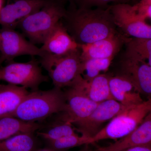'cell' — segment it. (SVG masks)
<instances>
[{
	"label": "cell",
	"mask_w": 151,
	"mask_h": 151,
	"mask_svg": "<svg viewBox=\"0 0 151 151\" xmlns=\"http://www.w3.org/2000/svg\"><path fill=\"white\" fill-rule=\"evenodd\" d=\"M63 19L68 33L79 45L93 43L118 32L109 6L93 9L70 5Z\"/></svg>",
	"instance_id": "cell-1"
},
{
	"label": "cell",
	"mask_w": 151,
	"mask_h": 151,
	"mask_svg": "<svg viewBox=\"0 0 151 151\" xmlns=\"http://www.w3.org/2000/svg\"><path fill=\"white\" fill-rule=\"evenodd\" d=\"M64 92L54 87L46 91L29 92L11 116L28 122H36L65 110Z\"/></svg>",
	"instance_id": "cell-2"
},
{
	"label": "cell",
	"mask_w": 151,
	"mask_h": 151,
	"mask_svg": "<svg viewBox=\"0 0 151 151\" xmlns=\"http://www.w3.org/2000/svg\"><path fill=\"white\" fill-rule=\"evenodd\" d=\"M64 4L60 0H51L40 10L22 19L17 26L31 42L42 44L60 20L65 17L67 10Z\"/></svg>",
	"instance_id": "cell-3"
},
{
	"label": "cell",
	"mask_w": 151,
	"mask_h": 151,
	"mask_svg": "<svg viewBox=\"0 0 151 151\" xmlns=\"http://www.w3.org/2000/svg\"><path fill=\"white\" fill-rule=\"evenodd\" d=\"M151 110V98L128 107L114 117L92 138L94 143L105 139L119 140L133 132Z\"/></svg>",
	"instance_id": "cell-4"
},
{
	"label": "cell",
	"mask_w": 151,
	"mask_h": 151,
	"mask_svg": "<svg viewBox=\"0 0 151 151\" xmlns=\"http://www.w3.org/2000/svg\"><path fill=\"white\" fill-rule=\"evenodd\" d=\"M40 63L48 72L54 87H68L81 74L80 48L63 55L45 53L41 57Z\"/></svg>",
	"instance_id": "cell-5"
},
{
	"label": "cell",
	"mask_w": 151,
	"mask_h": 151,
	"mask_svg": "<svg viewBox=\"0 0 151 151\" xmlns=\"http://www.w3.org/2000/svg\"><path fill=\"white\" fill-rule=\"evenodd\" d=\"M81 75L68 86L65 94L66 106L60 119L73 124L81 122L92 113L99 103L91 100L84 91Z\"/></svg>",
	"instance_id": "cell-6"
},
{
	"label": "cell",
	"mask_w": 151,
	"mask_h": 151,
	"mask_svg": "<svg viewBox=\"0 0 151 151\" xmlns=\"http://www.w3.org/2000/svg\"><path fill=\"white\" fill-rule=\"evenodd\" d=\"M47 80L36 60L26 63L11 62L0 67V81L29 88L33 91L37 90L40 85Z\"/></svg>",
	"instance_id": "cell-7"
},
{
	"label": "cell",
	"mask_w": 151,
	"mask_h": 151,
	"mask_svg": "<svg viewBox=\"0 0 151 151\" xmlns=\"http://www.w3.org/2000/svg\"><path fill=\"white\" fill-rule=\"evenodd\" d=\"M117 28L131 38L151 39V25L137 13L134 6L118 3L109 6Z\"/></svg>",
	"instance_id": "cell-8"
},
{
	"label": "cell",
	"mask_w": 151,
	"mask_h": 151,
	"mask_svg": "<svg viewBox=\"0 0 151 151\" xmlns=\"http://www.w3.org/2000/svg\"><path fill=\"white\" fill-rule=\"evenodd\" d=\"M127 108L116 100H106L99 103L86 119L72 125L81 135L93 138L102 129L103 124L110 122Z\"/></svg>",
	"instance_id": "cell-9"
},
{
	"label": "cell",
	"mask_w": 151,
	"mask_h": 151,
	"mask_svg": "<svg viewBox=\"0 0 151 151\" xmlns=\"http://www.w3.org/2000/svg\"><path fill=\"white\" fill-rule=\"evenodd\" d=\"M0 54L4 61H11L21 55L41 58L45 53L14 28L2 27L0 30Z\"/></svg>",
	"instance_id": "cell-10"
},
{
	"label": "cell",
	"mask_w": 151,
	"mask_h": 151,
	"mask_svg": "<svg viewBox=\"0 0 151 151\" xmlns=\"http://www.w3.org/2000/svg\"><path fill=\"white\" fill-rule=\"evenodd\" d=\"M122 73L131 78L141 95L151 98L150 65L126 50L122 61Z\"/></svg>",
	"instance_id": "cell-11"
},
{
	"label": "cell",
	"mask_w": 151,
	"mask_h": 151,
	"mask_svg": "<svg viewBox=\"0 0 151 151\" xmlns=\"http://www.w3.org/2000/svg\"><path fill=\"white\" fill-rule=\"evenodd\" d=\"M51 0H17L0 9V24L14 28L23 19L41 9Z\"/></svg>",
	"instance_id": "cell-12"
},
{
	"label": "cell",
	"mask_w": 151,
	"mask_h": 151,
	"mask_svg": "<svg viewBox=\"0 0 151 151\" xmlns=\"http://www.w3.org/2000/svg\"><path fill=\"white\" fill-rule=\"evenodd\" d=\"M127 38L118 32L93 43L79 45L81 60L114 58Z\"/></svg>",
	"instance_id": "cell-13"
},
{
	"label": "cell",
	"mask_w": 151,
	"mask_h": 151,
	"mask_svg": "<svg viewBox=\"0 0 151 151\" xmlns=\"http://www.w3.org/2000/svg\"><path fill=\"white\" fill-rule=\"evenodd\" d=\"M109 84L113 99L124 106L131 107L144 102L134 82L126 74L110 76Z\"/></svg>",
	"instance_id": "cell-14"
},
{
	"label": "cell",
	"mask_w": 151,
	"mask_h": 151,
	"mask_svg": "<svg viewBox=\"0 0 151 151\" xmlns=\"http://www.w3.org/2000/svg\"><path fill=\"white\" fill-rule=\"evenodd\" d=\"M40 48L47 54L63 55L79 49V45L60 21L49 35Z\"/></svg>",
	"instance_id": "cell-15"
},
{
	"label": "cell",
	"mask_w": 151,
	"mask_h": 151,
	"mask_svg": "<svg viewBox=\"0 0 151 151\" xmlns=\"http://www.w3.org/2000/svg\"><path fill=\"white\" fill-rule=\"evenodd\" d=\"M149 145H151V110L133 132L109 145L98 147L97 151H121L134 146Z\"/></svg>",
	"instance_id": "cell-16"
},
{
	"label": "cell",
	"mask_w": 151,
	"mask_h": 151,
	"mask_svg": "<svg viewBox=\"0 0 151 151\" xmlns=\"http://www.w3.org/2000/svg\"><path fill=\"white\" fill-rule=\"evenodd\" d=\"M29 93L27 89L22 86L1 84L0 118L12 116Z\"/></svg>",
	"instance_id": "cell-17"
},
{
	"label": "cell",
	"mask_w": 151,
	"mask_h": 151,
	"mask_svg": "<svg viewBox=\"0 0 151 151\" xmlns=\"http://www.w3.org/2000/svg\"><path fill=\"white\" fill-rule=\"evenodd\" d=\"M42 128L36 122L22 121L13 116L0 118V141L4 140L19 134L35 133Z\"/></svg>",
	"instance_id": "cell-18"
},
{
	"label": "cell",
	"mask_w": 151,
	"mask_h": 151,
	"mask_svg": "<svg viewBox=\"0 0 151 151\" xmlns=\"http://www.w3.org/2000/svg\"><path fill=\"white\" fill-rule=\"evenodd\" d=\"M110 76L102 73L89 81L83 78V88L88 97L97 103L106 100H114L110 90Z\"/></svg>",
	"instance_id": "cell-19"
},
{
	"label": "cell",
	"mask_w": 151,
	"mask_h": 151,
	"mask_svg": "<svg viewBox=\"0 0 151 151\" xmlns=\"http://www.w3.org/2000/svg\"><path fill=\"white\" fill-rule=\"evenodd\" d=\"M37 147L35 133L19 134L0 141V151H37Z\"/></svg>",
	"instance_id": "cell-20"
},
{
	"label": "cell",
	"mask_w": 151,
	"mask_h": 151,
	"mask_svg": "<svg viewBox=\"0 0 151 151\" xmlns=\"http://www.w3.org/2000/svg\"><path fill=\"white\" fill-rule=\"evenodd\" d=\"M73 125L60 119L45 130H38L36 132L38 136L50 142L59 139L66 136L76 134Z\"/></svg>",
	"instance_id": "cell-21"
},
{
	"label": "cell",
	"mask_w": 151,
	"mask_h": 151,
	"mask_svg": "<svg viewBox=\"0 0 151 151\" xmlns=\"http://www.w3.org/2000/svg\"><path fill=\"white\" fill-rule=\"evenodd\" d=\"M114 58H90L81 60V76L86 81H89L101 72L109 69Z\"/></svg>",
	"instance_id": "cell-22"
},
{
	"label": "cell",
	"mask_w": 151,
	"mask_h": 151,
	"mask_svg": "<svg viewBox=\"0 0 151 151\" xmlns=\"http://www.w3.org/2000/svg\"><path fill=\"white\" fill-rule=\"evenodd\" d=\"M127 51L151 66V39L127 38Z\"/></svg>",
	"instance_id": "cell-23"
},
{
	"label": "cell",
	"mask_w": 151,
	"mask_h": 151,
	"mask_svg": "<svg viewBox=\"0 0 151 151\" xmlns=\"http://www.w3.org/2000/svg\"><path fill=\"white\" fill-rule=\"evenodd\" d=\"M52 151H64L68 149L94 143L92 138L77 134L66 136L59 139L47 142Z\"/></svg>",
	"instance_id": "cell-24"
},
{
	"label": "cell",
	"mask_w": 151,
	"mask_h": 151,
	"mask_svg": "<svg viewBox=\"0 0 151 151\" xmlns=\"http://www.w3.org/2000/svg\"><path fill=\"white\" fill-rule=\"evenodd\" d=\"M119 0H79L77 6L85 8H92L95 7L99 8L106 9L111 2L118 3Z\"/></svg>",
	"instance_id": "cell-25"
},
{
	"label": "cell",
	"mask_w": 151,
	"mask_h": 151,
	"mask_svg": "<svg viewBox=\"0 0 151 151\" xmlns=\"http://www.w3.org/2000/svg\"><path fill=\"white\" fill-rule=\"evenodd\" d=\"M133 6L137 13L146 22L147 19L150 20L151 21V5L138 6L135 4Z\"/></svg>",
	"instance_id": "cell-26"
},
{
	"label": "cell",
	"mask_w": 151,
	"mask_h": 151,
	"mask_svg": "<svg viewBox=\"0 0 151 151\" xmlns=\"http://www.w3.org/2000/svg\"><path fill=\"white\" fill-rule=\"evenodd\" d=\"M121 151H151V145L134 146Z\"/></svg>",
	"instance_id": "cell-27"
},
{
	"label": "cell",
	"mask_w": 151,
	"mask_h": 151,
	"mask_svg": "<svg viewBox=\"0 0 151 151\" xmlns=\"http://www.w3.org/2000/svg\"><path fill=\"white\" fill-rule=\"evenodd\" d=\"M138 6H143L151 5V0H141L139 2L136 4Z\"/></svg>",
	"instance_id": "cell-28"
},
{
	"label": "cell",
	"mask_w": 151,
	"mask_h": 151,
	"mask_svg": "<svg viewBox=\"0 0 151 151\" xmlns=\"http://www.w3.org/2000/svg\"><path fill=\"white\" fill-rule=\"evenodd\" d=\"M64 3L69 2L70 5H77L79 0H60Z\"/></svg>",
	"instance_id": "cell-29"
},
{
	"label": "cell",
	"mask_w": 151,
	"mask_h": 151,
	"mask_svg": "<svg viewBox=\"0 0 151 151\" xmlns=\"http://www.w3.org/2000/svg\"><path fill=\"white\" fill-rule=\"evenodd\" d=\"M82 151H94L89 146V145H85L82 148Z\"/></svg>",
	"instance_id": "cell-30"
},
{
	"label": "cell",
	"mask_w": 151,
	"mask_h": 151,
	"mask_svg": "<svg viewBox=\"0 0 151 151\" xmlns=\"http://www.w3.org/2000/svg\"><path fill=\"white\" fill-rule=\"evenodd\" d=\"M134 1H135V0H119L117 4H118V3H127L128 2Z\"/></svg>",
	"instance_id": "cell-31"
},
{
	"label": "cell",
	"mask_w": 151,
	"mask_h": 151,
	"mask_svg": "<svg viewBox=\"0 0 151 151\" xmlns=\"http://www.w3.org/2000/svg\"><path fill=\"white\" fill-rule=\"evenodd\" d=\"M4 61V60H3L2 58L1 55V54H0V65H1L2 63Z\"/></svg>",
	"instance_id": "cell-32"
},
{
	"label": "cell",
	"mask_w": 151,
	"mask_h": 151,
	"mask_svg": "<svg viewBox=\"0 0 151 151\" xmlns=\"http://www.w3.org/2000/svg\"><path fill=\"white\" fill-rule=\"evenodd\" d=\"M3 0H0V9L2 7Z\"/></svg>",
	"instance_id": "cell-33"
},
{
	"label": "cell",
	"mask_w": 151,
	"mask_h": 151,
	"mask_svg": "<svg viewBox=\"0 0 151 151\" xmlns=\"http://www.w3.org/2000/svg\"><path fill=\"white\" fill-rule=\"evenodd\" d=\"M78 151H82V149H80V150H79Z\"/></svg>",
	"instance_id": "cell-34"
}]
</instances>
